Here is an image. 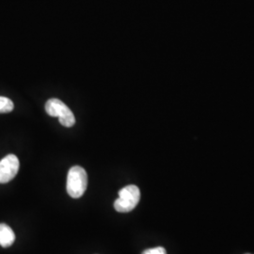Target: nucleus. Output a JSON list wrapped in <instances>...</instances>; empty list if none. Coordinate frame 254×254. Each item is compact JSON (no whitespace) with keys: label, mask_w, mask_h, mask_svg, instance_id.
Instances as JSON below:
<instances>
[{"label":"nucleus","mask_w":254,"mask_h":254,"mask_svg":"<svg viewBox=\"0 0 254 254\" xmlns=\"http://www.w3.org/2000/svg\"><path fill=\"white\" fill-rule=\"evenodd\" d=\"M88 187V175L79 166L70 169L67 176V192L70 197L78 199L83 196Z\"/></svg>","instance_id":"nucleus-1"},{"label":"nucleus","mask_w":254,"mask_h":254,"mask_svg":"<svg viewBox=\"0 0 254 254\" xmlns=\"http://www.w3.org/2000/svg\"><path fill=\"white\" fill-rule=\"evenodd\" d=\"M140 200V190L135 185H129L119 191L114 208L120 213H128L136 208Z\"/></svg>","instance_id":"nucleus-2"},{"label":"nucleus","mask_w":254,"mask_h":254,"mask_svg":"<svg viewBox=\"0 0 254 254\" xmlns=\"http://www.w3.org/2000/svg\"><path fill=\"white\" fill-rule=\"evenodd\" d=\"M20 163L14 154H8L0 160V184L11 181L18 173Z\"/></svg>","instance_id":"nucleus-4"},{"label":"nucleus","mask_w":254,"mask_h":254,"mask_svg":"<svg viewBox=\"0 0 254 254\" xmlns=\"http://www.w3.org/2000/svg\"><path fill=\"white\" fill-rule=\"evenodd\" d=\"M15 241V235L7 224H0V246L3 248L10 247Z\"/></svg>","instance_id":"nucleus-5"},{"label":"nucleus","mask_w":254,"mask_h":254,"mask_svg":"<svg viewBox=\"0 0 254 254\" xmlns=\"http://www.w3.org/2000/svg\"><path fill=\"white\" fill-rule=\"evenodd\" d=\"M141 254H167V252L162 247H156V248L146 250Z\"/></svg>","instance_id":"nucleus-7"},{"label":"nucleus","mask_w":254,"mask_h":254,"mask_svg":"<svg viewBox=\"0 0 254 254\" xmlns=\"http://www.w3.org/2000/svg\"><path fill=\"white\" fill-rule=\"evenodd\" d=\"M46 113L51 117H58L62 126L72 127L75 124V118L72 110L63 101L57 98L49 99L46 104Z\"/></svg>","instance_id":"nucleus-3"},{"label":"nucleus","mask_w":254,"mask_h":254,"mask_svg":"<svg viewBox=\"0 0 254 254\" xmlns=\"http://www.w3.org/2000/svg\"><path fill=\"white\" fill-rule=\"evenodd\" d=\"M14 109L13 102L4 96H0V113H9Z\"/></svg>","instance_id":"nucleus-6"}]
</instances>
